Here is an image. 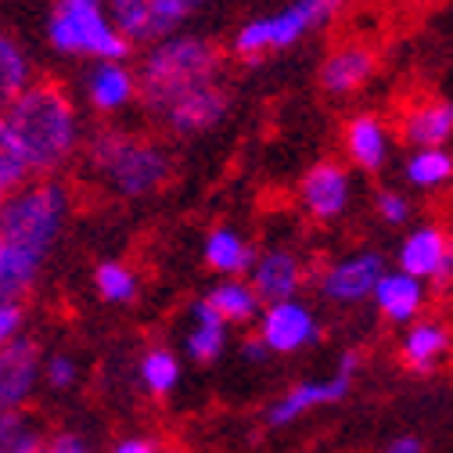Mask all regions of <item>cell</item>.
I'll use <instances>...</instances> for the list:
<instances>
[{
	"label": "cell",
	"mask_w": 453,
	"mask_h": 453,
	"mask_svg": "<svg viewBox=\"0 0 453 453\" xmlns=\"http://www.w3.org/2000/svg\"><path fill=\"white\" fill-rule=\"evenodd\" d=\"M223 69H226V50L216 40L198 33L165 36L144 47L137 62L141 104L165 134L177 137L205 134L231 108Z\"/></svg>",
	"instance_id": "cell-1"
},
{
	"label": "cell",
	"mask_w": 453,
	"mask_h": 453,
	"mask_svg": "<svg viewBox=\"0 0 453 453\" xmlns=\"http://www.w3.org/2000/svg\"><path fill=\"white\" fill-rule=\"evenodd\" d=\"M73 209V191L62 177H29L22 188L8 191L0 202V299L33 292L40 270L62 238Z\"/></svg>",
	"instance_id": "cell-2"
},
{
	"label": "cell",
	"mask_w": 453,
	"mask_h": 453,
	"mask_svg": "<svg viewBox=\"0 0 453 453\" xmlns=\"http://www.w3.org/2000/svg\"><path fill=\"white\" fill-rule=\"evenodd\" d=\"M4 119L33 177H58L83 155L87 134L80 104L58 80H33L4 108Z\"/></svg>",
	"instance_id": "cell-3"
},
{
	"label": "cell",
	"mask_w": 453,
	"mask_h": 453,
	"mask_svg": "<svg viewBox=\"0 0 453 453\" xmlns=\"http://www.w3.org/2000/svg\"><path fill=\"white\" fill-rule=\"evenodd\" d=\"M83 165L119 198H148L162 191L173 177V155L144 130L130 127H97L83 144Z\"/></svg>",
	"instance_id": "cell-4"
},
{
	"label": "cell",
	"mask_w": 453,
	"mask_h": 453,
	"mask_svg": "<svg viewBox=\"0 0 453 453\" xmlns=\"http://www.w3.org/2000/svg\"><path fill=\"white\" fill-rule=\"evenodd\" d=\"M47 43L54 54L87 65L134 54V43L119 29L108 0H54L47 15Z\"/></svg>",
	"instance_id": "cell-5"
},
{
	"label": "cell",
	"mask_w": 453,
	"mask_h": 453,
	"mask_svg": "<svg viewBox=\"0 0 453 453\" xmlns=\"http://www.w3.org/2000/svg\"><path fill=\"white\" fill-rule=\"evenodd\" d=\"M349 8V0H288L285 8L270 15H256L231 36V54L242 62H263L270 54H280L303 43L310 33L324 29Z\"/></svg>",
	"instance_id": "cell-6"
},
{
	"label": "cell",
	"mask_w": 453,
	"mask_h": 453,
	"mask_svg": "<svg viewBox=\"0 0 453 453\" xmlns=\"http://www.w3.org/2000/svg\"><path fill=\"white\" fill-rule=\"evenodd\" d=\"M357 371H360V353L349 349V353L338 357V371H334V374L292 385L285 395H277V400L266 407V414H263L266 428H288V425L303 421L306 414H313V411H320V407H334V403L349 400Z\"/></svg>",
	"instance_id": "cell-7"
},
{
	"label": "cell",
	"mask_w": 453,
	"mask_h": 453,
	"mask_svg": "<svg viewBox=\"0 0 453 453\" xmlns=\"http://www.w3.org/2000/svg\"><path fill=\"white\" fill-rule=\"evenodd\" d=\"M209 0H108L111 15L134 47H151L165 36L184 33V26Z\"/></svg>",
	"instance_id": "cell-8"
},
{
	"label": "cell",
	"mask_w": 453,
	"mask_h": 453,
	"mask_svg": "<svg viewBox=\"0 0 453 453\" xmlns=\"http://www.w3.org/2000/svg\"><path fill=\"white\" fill-rule=\"evenodd\" d=\"M385 256L378 249H353L346 256L331 259L320 277H317V288L327 303L334 306H360L374 299L378 280L385 277Z\"/></svg>",
	"instance_id": "cell-9"
},
{
	"label": "cell",
	"mask_w": 453,
	"mask_h": 453,
	"mask_svg": "<svg viewBox=\"0 0 453 453\" xmlns=\"http://www.w3.org/2000/svg\"><path fill=\"white\" fill-rule=\"evenodd\" d=\"M353 195H357V188H353L349 165L338 158H320L303 173L296 198H299V209L313 223L327 226V223H338L353 209Z\"/></svg>",
	"instance_id": "cell-10"
},
{
	"label": "cell",
	"mask_w": 453,
	"mask_h": 453,
	"mask_svg": "<svg viewBox=\"0 0 453 453\" xmlns=\"http://www.w3.org/2000/svg\"><path fill=\"white\" fill-rule=\"evenodd\" d=\"M80 94L87 108L101 119H116L130 104L141 101V76L130 58H111V62H90L80 76Z\"/></svg>",
	"instance_id": "cell-11"
},
{
	"label": "cell",
	"mask_w": 453,
	"mask_h": 453,
	"mask_svg": "<svg viewBox=\"0 0 453 453\" xmlns=\"http://www.w3.org/2000/svg\"><path fill=\"white\" fill-rule=\"evenodd\" d=\"M395 266L428 280L449 285L453 280V234L442 223H418L395 245Z\"/></svg>",
	"instance_id": "cell-12"
},
{
	"label": "cell",
	"mask_w": 453,
	"mask_h": 453,
	"mask_svg": "<svg viewBox=\"0 0 453 453\" xmlns=\"http://www.w3.org/2000/svg\"><path fill=\"white\" fill-rule=\"evenodd\" d=\"M256 334L273 357H292L320 342V320L310 303L285 299V303H270L263 310V317L256 320Z\"/></svg>",
	"instance_id": "cell-13"
},
{
	"label": "cell",
	"mask_w": 453,
	"mask_h": 453,
	"mask_svg": "<svg viewBox=\"0 0 453 453\" xmlns=\"http://www.w3.org/2000/svg\"><path fill=\"white\" fill-rule=\"evenodd\" d=\"M374 73H378V50L364 40H346L324 54L317 83L327 97H353L374 80Z\"/></svg>",
	"instance_id": "cell-14"
},
{
	"label": "cell",
	"mask_w": 453,
	"mask_h": 453,
	"mask_svg": "<svg viewBox=\"0 0 453 453\" xmlns=\"http://www.w3.org/2000/svg\"><path fill=\"white\" fill-rule=\"evenodd\" d=\"M342 158L349 165H357L360 173H381L392 158V144H395V127H388L374 111H360L342 123Z\"/></svg>",
	"instance_id": "cell-15"
},
{
	"label": "cell",
	"mask_w": 453,
	"mask_h": 453,
	"mask_svg": "<svg viewBox=\"0 0 453 453\" xmlns=\"http://www.w3.org/2000/svg\"><path fill=\"white\" fill-rule=\"evenodd\" d=\"M43 364L47 360L40 357V346L26 334L0 349V414L22 411L29 403L36 381L43 378Z\"/></svg>",
	"instance_id": "cell-16"
},
{
	"label": "cell",
	"mask_w": 453,
	"mask_h": 453,
	"mask_svg": "<svg viewBox=\"0 0 453 453\" xmlns=\"http://www.w3.org/2000/svg\"><path fill=\"white\" fill-rule=\"evenodd\" d=\"M249 280H252V288L259 292V299L266 306L285 303V299H299V292L306 285V263L288 245H270L256 256V266H252Z\"/></svg>",
	"instance_id": "cell-17"
},
{
	"label": "cell",
	"mask_w": 453,
	"mask_h": 453,
	"mask_svg": "<svg viewBox=\"0 0 453 453\" xmlns=\"http://www.w3.org/2000/svg\"><path fill=\"white\" fill-rule=\"evenodd\" d=\"M400 360L414 374H435L453 360V327L442 317H421L400 334Z\"/></svg>",
	"instance_id": "cell-18"
},
{
	"label": "cell",
	"mask_w": 453,
	"mask_h": 453,
	"mask_svg": "<svg viewBox=\"0 0 453 453\" xmlns=\"http://www.w3.org/2000/svg\"><path fill=\"white\" fill-rule=\"evenodd\" d=\"M428 299H432L428 280H421V277H414V273H407V270H400V266H392V270H385V277L378 280L371 303H374V310H378V317H381L385 324L407 327V324H414V320L425 317Z\"/></svg>",
	"instance_id": "cell-19"
},
{
	"label": "cell",
	"mask_w": 453,
	"mask_h": 453,
	"mask_svg": "<svg viewBox=\"0 0 453 453\" xmlns=\"http://www.w3.org/2000/svg\"><path fill=\"white\" fill-rule=\"evenodd\" d=\"M395 137L407 148H449L453 141V101L418 97L403 104L395 119Z\"/></svg>",
	"instance_id": "cell-20"
},
{
	"label": "cell",
	"mask_w": 453,
	"mask_h": 453,
	"mask_svg": "<svg viewBox=\"0 0 453 453\" xmlns=\"http://www.w3.org/2000/svg\"><path fill=\"white\" fill-rule=\"evenodd\" d=\"M202 256H205V266L219 277H245L252 273L259 249L245 234H238L234 226H216V231L205 234Z\"/></svg>",
	"instance_id": "cell-21"
},
{
	"label": "cell",
	"mask_w": 453,
	"mask_h": 453,
	"mask_svg": "<svg viewBox=\"0 0 453 453\" xmlns=\"http://www.w3.org/2000/svg\"><path fill=\"white\" fill-rule=\"evenodd\" d=\"M226 331H231V324H226L209 299L195 303L191 306V327L184 334V353L195 360V364H216L226 349Z\"/></svg>",
	"instance_id": "cell-22"
},
{
	"label": "cell",
	"mask_w": 453,
	"mask_h": 453,
	"mask_svg": "<svg viewBox=\"0 0 453 453\" xmlns=\"http://www.w3.org/2000/svg\"><path fill=\"white\" fill-rule=\"evenodd\" d=\"M212 303V310L226 320V324H256L266 310V303L259 299V292L252 288V280H242V277H226L219 285L205 296Z\"/></svg>",
	"instance_id": "cell-23"
},
{
	"label": "cell",
	"mask_w": 453,
	"mask_h": 453,
	"mask_svg": "<svg viewBox=\"0 0 453 453\" xmlns=\"http://www.w3.org/2000/svg\"><path fill=\"white\" fill-rule=\"evenodd\" d=\"M403 180L414 191H446L453 184L449 148H411L403 158Z\"/></svg>",
	"instance_id": "cell-24"
},
{
	"label": "cell",
	"mask_w": 453,
	"mask_h": 453,
	"mask_svg": "<svg viewBox=\"0 0 453 453\" xmlns=\"http://www.w3.org/2000/svg\"><path fill=\"white\" fill-rule=\"evenodd\" d=\"M33 80H36V73H33L29 50L12 33L0 29V111H4Z\"/></svg>",
	"instance_id": "cell-25"
},
{
	"label": "cell",
	"mask_w": 453,
	"mask_h": 453,
	"mask_svg": "<svg viewBox=\"0 0 453 453\" xmlns=\"http://www.w3.org/2000/svg\"><path fill=\"white\" fill-rule=\"evenodd\" d=\"M137 378L151 395H169L180 385V360L177 353H169L165 346H151L137 360Z\"/></svg>",
	"instance_id": "cell-26"
},
{
	"label": "cell",
	"mask_w": 453,
	"mask_h": 453,
	"mask_svg": "<svg viewBox=\"0 0 453 453\" xmlns=\"http://www.w3.org/2000/svg\"><path fill=\"white\" fill-rule=\"evenodd\" d=\"M43 428L26 411L0 414V453H36L43 446Z\"/></svg>",
	"instance_id": "cell-27"
},
{
	"label": "cell",
	"mask_w": 453,
	"mask_h": 453,
	"mask_svg": "<svg viewBox=\"0 0 453 453\" xmlns=\"http://www.w3.org/2000/svg\"><path fill=\"white\" fill-rule=\"evenodd\" d=\"M94 285H97V296L101 299L123 306V303H134L137 299V285H141V280H137V273L127 263H101L94 270Z\"/></svg>",
	"instance_id": "cell-28"
},
{
	"label": "cell",
	"mask_w": 453,
	"mask_h": 453,
	"mask_svg": "<svg viewBox=\"0 0 453 453\" xmlns=\"http://www.w3.org/2000/svg\"><path fill=\"white\" fill-rule=\"evenodd\" d=\"M29 177H33V173H29V165H26L19 144H15L12 130H8L4 111H0V188H4V191H15V188H22Z\"/></svg>",
	"instance_id": "cell-29"
},
{
	"label": "cell",
	"mask_w": 453,
	"mask_h": 453,
	"mask_svg": "<svg viewBox=\"0 0 453 453\" xmlns=\"http://www.w3.org/2000/svg\"><path fill=\"white\" fill-rule=\"evenodd\" d=\"M374 212L385 226H407L414 219V198L400 188H378L374 191Z\"/></svg>",
	"instance_id": "cell-30"
},
{
	"label": "cell",
	"mask_w": 453,
	"mask_h": 453,
	"mask_svg": "<svg viewBox=\"0 0 453 453\" xmlns=\"http://www.w3.org/2000/svg\"><path fill=\"white\" fill-rule=\"evenodd\" d=\"M76 378H80V367H76L73 357H65V353L47 357V364H43V381H47L50 388H58V392H62V388H73Z\"/></svg>",
	"instance_id": "cell-31"
},
{
	"label": "cell",
	"mask_w": 453,
	"mask_h": 453,
	"mask_svg": "<svg viewBox=\"0 0 453 453\" xmlns=\"http://www.w3.org/2000/svg\"><path fill=\"white\" fill-rule=\"evenodd\" d=\"M22 320H26L22 303H15V299H0V349H4L8 342H15V338L22 334Z\"/></svg>",
	"instance_id": "cell-32"
},
{
	"label": "cell",
	"mask_w": 453,
	"mask_h": 453,
	"mask_svg": "<svg viewBox=\"0 0 453 453\" xmlns=\"http://www.w3.org/2000/svg\"><path fill=\"white\" fill-rule=\"evenodd\" d=\"M36 453H90V446L73 432H58V435H50Z\"/></svg>",
	"instance_id": "cell-33"
},
{
	"label": "cell",
	"mask_w": 453,
	"mask_h": 453,
	"mask_svg": "<svg viewBox=\"0 0 453 453\" xmlns=\"http://www.w3.org/2000/svg\"><path fill=\"white\" fill-rule=\"evenodd\" d=\"M381 453H428V449H425V439H421V435H414V432H403V435L388 439Z\"/></svg>",
	"instance_id": "cell-34"
},
{
	"label": "cell",
	"mask_w": 453,
	"mask_h": 453,
	"mask_svg": "<svg viewBox=\"0 0 453 453\" xmlns=\"http://www.w3.org/2000/svg\"><path fill=\"white\" fill-rule=\"evenodd\" d=\"M111 453H165L155 439H144V435H130V439H123V442H116L111 446Z\"/></svg>",
	"instance_id": "cell-35"
},
{
	"label": "cell",
	"mask_w": 453,
	"mask_h": 453,
	"mask_svg": "<svg viewBox=\"0 0 453 453\" xmlns=\"http://www.w3.org/2000/svg\"><path fill=\"white\" fill-rule=\"evenodd\" d=\"M242 357H245L249 364H263V360H266V357H273V353L266 349V342H263L259 334H249L245 342H242Z\"/></svg>",
	"instance_id": "cell-36"
},
{
	"label": "cell",
	"mask_w": 453,
	"mask_h": 453,
	"mask_svg": "<svg viewBox=\"0 0 453 453\" xmlns=\"http://www.w3.org/2000/svg\"><path fill=\"white\" fill-rule=\"evenodd\" d=\"M4 195H8V191H4V188H0V202H4Z\"/></svg>",
	"instance_id": "cell-37"
},
{
	"label": "cell",
	"mask_w": 453,
	"mask_h": 453,
	"mask_svg": "<svg viewBox=\"0 0 453 453\" xmlns=\"http://www.w3.org/2000/svg\"><path fill=\"white\" fill-rule=\"evenodd\" d=\"M165 453H173V449H165Z\"/></svg>",
	"instance_id": "cell-38"
}]
</instances>
